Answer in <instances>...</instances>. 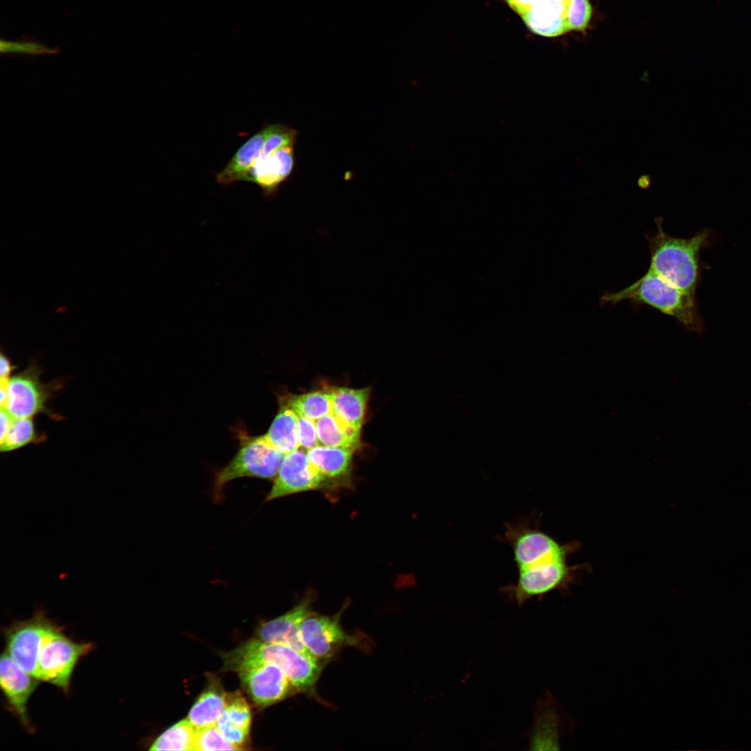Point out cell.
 <instances>
[{
    "instance_id": "cell-1",
    "label": "cell",
    "mask_w": 751,
    "mask_h": 751,
    "mask_svg": "<svg viewBox=\"0 0 751 751\" xmlns=\"http://www.w3.org/2000/svg\"><path fill=\"white\" fill-rule=\"evenodd\" d=\"M225 670L238 672L249 665L271 663L279 666L298 692L314 695L316 685L327 661L309 653L285 645L265 643L258 639L245 642L223 654Z\"/></svg>"
},
{
    "instance_id": "cell-2",
    "label": "cell",
    "mask_w": 751,
    "mask_h": 751,
    "mask_svg": "<svg viewBox=\"0 0 751 751\" xmlns=\"http://www.w3.org/2000/svg\"><path fill=\"white\" fill-rule=\"evenodd\" d=\"M657 231L647 235L650 271L680 290L695 296L698 280L699 253L705 244L706 230L690 239L671 236L663 229V219L655 218Z\"/></svg>"
},
{
    "instance_id": "cell-3",
    "label": "cell",
    "mask_w": 751,
    "mask_h": 751,
    "mask_svg": "<svg viewBox=\"0 0 751 751\" xmlns=\"http://www.w3.org/2000/svg\"><path fill=\"white\" fill-rule=\"evenodd\" d=\"M625 300L652 307L674 317L689 330L699 328L695 296L650 271L647 270L639 280L622 290L606 292L601 297L600 303L614 305Z\"/></svg>"
},
{
    "instance_id": "cell-4",
    "label": "cell",
    "mask_w": 751,
    "mask_h": 751,
    "mask_svg": "<svg viewBox=\"0 0 751 751\" xmlns=\"http://www.w3.org/2000/svg\"><path fill=\"white\" fill-rule=\"evenodd\" d=\"M285 455L272 446L263 435H243L238 452L216 474L213 487L216 497L218 498L227 483L236 478L274 479Z\"/></svg>"
},
{
    "instance_id": "cell-5",
    "label": "cell",
    "mask_w": 751,
    "mask_h": 751,
    "mask_svg": "<svg viewBox=\"0 0 751 751\" xmlns=\"http://www.w3.org/2000/svg\"><path fill=\"white\" fill-rule=\"evenodd\" d=\"M92 649V643L73 641L54 623L41 643L36 678L54 684L67 693L76 664Z\"/></svg>"
},
{
    "instance_id": "cell-6",
    "label": "cell",
    "mask_w": 751,
    "mask_h": 751,
    "mask_svg": "<svg viewBox=\"0 0 751 751\" xmlns=\"http://www.w3.org/2000/svg\"><path fill=\"white\" fill-rule=\"evenodd\" d=\"M333 615H308L300 623V638L307 651L315 658L328 662L330 659L346 646L366 647V636L362 633L350 634L341 626L340 618L346 608Z\"/></svg>"
},
{
    "instance_id": "cell-7",
    "label": "cell",
    "mask_w": 751,
    "mask_h": 751,
    "mask_svg": "<svg viewBox=\"0 0 751 751\" xmlns=\"http://www.w3.org/2000/svg\"><path fill=\"white\" fill-rule=\"evenodd\" d=\"M503 540L512 549L517 570L565 560L563 547L528 519L507 523Z\"/></svg>"
},
{
    "instance_id": "cell-8",
    "label": "cell",
    "mask_w": 751,
    "mask_h": 751,
    "mask_svg": "<svg viewBox=\"0 0 751 751\" xmlns=\"http://www.w3.org/2000/svg\"><path fill=\"white\" fill-rule=\"evenodd\" d=\"M40 374L39 368L33 364L9 378L7 402L1 407L6 408L14 418L33 417L41 412L51 418H59L47 407V402L58 384L42 383Z\"/></svg>"
},
{
    "instance_id": "cell-9",
    "label": "cell",
    "mask_w": 751,
    "mask_h": 751,
    "mask_svg": "<svg viewBox=\"0 0 751 751\" xmlns=\"http://www.w3.org/2000/svg\"><path fill=\"white\" fill-rule=\"evenodd\" d=\"M318 489L332 487L311 464L307 450L300 447L285 455L266 501Z\"/></svg>"
},
{
    "instance_id": "cell-10",
    "label": "cell",
    "mask_w": 751,
    "mask_h": 751,
    "mask_svg": "<svg viewBox=\"0 0 751 751\" xmlns=\"http://www.w3.org/2000/svg\"><path fill=\"white\" fill-rule=\"evenodd\" d=\"M53 624L43 611H38L30 619L17 622L5 631L6 652L22 668L35 678L41 643Z\"/></svg>"
},
{
    "instance_id": "cell-11",
    "label": "cell",
    "mask_w": 751,
    "mask_h": 751,
    "mask_svg": "<svg viewBox=\"0 0 751 751\" xmlns=\"http://www.w3.org/2000/svg\"><path fill=\"white\" fill-rule=\"evenodd\" d=\"M241 684L252 701L267 706L298 693L284 672L271 663H259L237 672Z\"/></svg>"
},
{
    "instance_id": "cell-12",
    "label": "cell",
    "mask_w": 751,
    "mask_h": 751,
    "mask_svg": "<svg viewBox=\"0 0 751 751\" xmlns=\"http://www.w3.org/2000/svg\"><path fill=\"white\" fill-rule=\"evenodd\" d=\"M567 573L565 560L519 569L516 583L505 586L501 592L520 606L532 597H540L558 588Z\"/></svg>"
},
{
    "instance_id": "cell-13",
    "label": "cell",
    "mask_w": 751,
    "mask_h": 751,
    "mask_svg": "<svg viewBox=\"0 0 751 751\" xmlns=\"http://www.w3.org/2000/svg\"><path fill=\"white\" fill-rule=\"evenodd\" d=\"M314 597L315 595L309 592L290 611L262 624L257 630L258 640L285 645L299 652L309 653L300 638L299 628L302 620L312 613Z\"/></svg>"
},
{
    "instance_id": "cell-14",
    "label": "cell",
    "mask_w": 751,
    "mask_h": 751,
    "mask_svg": "<svg viewBox=\"0 0 751 751\" xmlns=\"http://www.w3.org/2000/svg\"><path fill=\"white\" fill-rule=\"evenodd\" d=\"M0 684L5 697L22 724L30 729L27 703L39 679L26 672L8 654L1 656Z\"/></svg>"
},
{
    "instance_id": "cell-15",
    "label": "cell",
    "mask_w": 751,
    "mask_h": 751,
    "mask_svg": "<svg viewBox=\"0 0 751 751\" xmlns=\"http://www.w3.org/2000/svg\"><path fill=\"white\" fill-rule=\"evenodd\" d=\"M293 165V145H289L258 157L243 181L257 184L265 196H271L291 174Z\"/></svg>"
},
{
    "instance_id": "cell-16",
    "label": "cell",
    "mask_w": 751,
    "mask_h": 751,
    "mask_svg": "<svg viewBox=\"0 0 751 751\" xmlns=\"http://www.w3.org/2000/svg\"><path fill=\"white\" fill-rule=\"evenodd\" d=\"M355 450L318 444L307 451L309 462L332 488L349 483L352 458Z\"/></svg>"
},
{
    "instance_id": "cell-17",
    "label": "cell",
    "mask_w": 751,
    "mask_h": 751,
    "mask_svg": "<svg viewBox=\"0 0 751 751\" xmlns=\"http://www.w3.org/2000/svg\"><path fill=\"white\" fill-rule=\"evenodd\" d=\"M273 128V124L263 128L243 143L223 170L216 175V181L220 184L227 185L237 181H243L259 157L265 140Z\"/></svg>"
},
{
    "instance_id": "cell-18",
    "label": "cell",
    "mask_w": 751,
    "mask_h": 751,
    "mask_svg": "<svg viewBox=\"0 0 751 751\" xmlns=\"http://www.w3.org/2000/svg\"><path fill=\"white\" fill-rule=\"evenodd\" d=\"M527 27L534 33L556 37L569 31L565 6L553 0H542L521 15Z\"/></svg>"
},
{
    "instance_id": "cell-19",
    "label": "cell",
    "mask_w": 751,
    "mask_h": 751,
    "mask_svg": "<svg viewBox=\"0 0 751 751\" xmlns=\"http://www.w3.org/2000/svg\"><path fill=\"white\" fill-rule=\"evenodd\" d=\"M332 412L345 423L361 430L370 389L332 387Z\"/></svg>"
},
{
    "instance_id": "cell-20",
    "label": "cell",
    "mask_w": 751,
    "mask_h": 751,
    "mask_svg": "<svg viewBox=\"0 0 751 751\" xmlns=\"http://www.w3.org/2000/svg\"><path fill=\"white\" fill-rule=\"evenodd\" d=\"M263 436L272 446L285 454L300 448L297 414L283 400L280 401L279 411L268 430Z\"/></svg>"
},
{
    "instance_id": "cell-21",
    "label": "cell",
    "mask_w": 751,
    "mask_h": 751,
    "mask_svg": "<svg viewBox=\"0 0 751 751\" xmlns=\"http://www.w3.org/2000/svg\"><path fill=\"white\" fill-rule=\"evenodd\" d=\"M319 444L357 450L361 446V430L339 419L333 412L315 420Z\"/></svg>"
},
{
    "instance_id": "cell-22",
    "label": "cell",
    "mask_w": 751,
    "mask_h": 751,
    "mask_svg": "<svg viewBox=\"0 0 751 751\" xmlns=\"http://www.w3.org/2000/svg\"><path fill=\"white\" fill-rule=\"evenodd\" d=\"M225 704V693L220 684L211 683L191 709L188 720L195 728L216 725Z\"/></svg>"
},
{
    "instance_id": "cell-23",
    "label": "cell",
    "mask_w": 751,
    "mask_h": 751,
    "mask_svg": "<svg viewBox=\"0 0 751 751\" xmlns=\"http://www.w3.org/2000/svg\"><path fill=\"white\" fill-rule=\"evenodd\" d=\"M282 400L296 414L314 421L332 412V400L330 389L291 395Z\"/></svg>"
},
{
    "instance_id": "cell-24",
    "label": "cell",
    "mask_w": 751,
    "mask_h": 751,
    "mask_svg": "<svg viewBox=\"0 0 751 751\" xmlns=\"http://www.w3.org/2000/svg\"><path fill=\"white\" fill-rule=\"evenodd\" d=\"M195 727L188 719L182 720L160 734L150 750H195Z\"/></svg>"
},
{
    "instance_id": "cell-25",
    "label": "cell",
    "mask_w": 751,
    "mask_h": 751,
    "mask_svg": "<svg viewBox=\"0 0 751 751\" xmlns=\"http://www.w3.org/2000/svg\"><path fill=\"white\" fill-rule=\"evenodd\" d=\"M44 440V435H38L35 428L33 417L13 418L7 433L0 440V451H12Z\"/></svg>"
},
{
    "instance_id": "cell-26",
    "label": "cell",
    "mask_w": 751,
    "mask_h": 751,
    "mask_svg": "<svg viewBox=\"0 0 751 751\" xmlns=\"http://www.w3.org/2000/svg\"><path fill=\"white\" fill-rule=\"evenodd\" d=\"M223 711L233 726L248 732H250V709L241 693L236 691L225 694V704Z\"/></svg>"
},
{
    "instance_id": "cell-27",
    "label": "cell",
    "mask_w": 751,
    "mask_h": 751,
    "mask_svg": "<svg viewBox=\"0 0 751 751\" xmlns=\"http://www.w3.org/2000/svg\"><path fill=\"white\" fill-rule=\"evenodd\" d=\"M195 750H239V747L227 741L216 725L195 728Z\"/></svg>"
},
{
    "instance_id": "cell-28",
    "label": "cell",
    "mask_w": 751,
    "mask_h": 751,
    "mask_svg": "<svg viewBox=\"0 0 751 751\" xmlns=\"http://www.w3.org/2000/svg\"><path fill=\"white\" fill-rule=\"evenodd\" d=\"M565 10L569 30L585 31L592 15V7L588 0H570Z\"/></svg>"
},
{
    "instance_id": "cell-29",
    "label": "cell",
    "mask_w": 751,
    "mask_h": 751,
    "mask_svg": "<svg viewBox=\"0 0 751 751\" xmlns=\"http://www.w3.org/2000/svg\"><path fill=\"white\" fill-rule=\"evenodd\" d=\"M296 136V130L273 124V130L265 140L259 157H265L282 147L294 145Z\"/></svg>"
},
{
    "instance_id": "cell-30",
    "label": "cell",
    "mask_w": 751,
    "mask_h": 751,
    "mask_svg": "<svg viewBox=\"0 0 751 751\" xmlns=\"http://www.w3.org/2000/svg\"><path fill=\"white\" fill-rule=\"evenodd\" d=\"M54 49H51L46 45L29 39L18 40L1 41V51L2 53H17L30 55H38L49 54Z\"/></svg>"
},
{
    "instance_id": "cell-31",
    "label": "cell",
    "mask_w": 751,
    "mask_h": 751,
    "mask_svg": "<svg viewBox=\"0 0 751 751\" xmlns=\"http://www.w3.org/2000/svg\"><path fill=\"white\" fill-rule=\"evenodd\" d=\"M296 414L300 447L307 451L319 444L315 421Z\"/></svg>"
},
{
    "instance_id": "cell-32",
    "label": "cell",
    "mask_w": 751,
    "mask_h": 751,
    "mask_svg": "<svg viewBox=\"0 0 751 751\" xmlns=\"http://www.w3.org/2000/svg\"><path fill=\"white\" fill-rule=\"evenodd\" d=\"M216 727L224 737L232 744L241 748L247 740L249 732L233 726L229 721L224 711L216 723Z\"/></svg>"
},
{
    "instance_id": "cell-33",
    "label": "cell",
    "mask_w": 751,
    "mask_h": 751,
    "mask_svg": "<svg viewBox=\"0 0 751 751\" xmlns=\"http://www.w3.org/2000/svg\"><path fill=\"white\" fill-rule=\"evenodd\" d=\"M511 8L520 16L529 10L533 5L542 0H506Z\"/></svg>"
},
{
    "instance_id": "cell-34",
    "label": "cell",
    "mask_w": 751,
    "mask_h": 751,
    "mask_svg": "<svg viewBox=\"0 0 751 751\" xmlns=\"http://www.w3.org/2000/svg\"><path fill=\"white\" fill-rule=\"evenodd\" d=\"M15 369V366L12 365L9 359L5 355L1 353L0 359V380H8L10 378V375L11 372Z\"/></svg>"
},
{
    "instance_id": "cell-35",
    "label": "cell",
    "mask_w": 751,
    "mask_h": 751,
    "mask_svg": "<svg viewBox=\"0 0 751 751\" xmlns=\"http://www.w3.org/2000/svg\"><path fill=\"white\" fill-rule=\"evenodd\" d=\"M651 177L649 175H643L638 179V185L643 188H647L651 185Z\"/></svg>"
},
{
    "instance_id": "cell-36",
    "label": "cell",
    "mask_w": 751,
    "mask_h": 751,
    "mask_svg": "<svg viewBox=\"0 0 751 751\" xmlns=\"http://www.w3.org/2000/svg\"><path fill=\"white\" fill-rule=\"evenodd\" d=\"M555 2L566 6L570 0H553Z\"/></svg>"
}]
</instances>
